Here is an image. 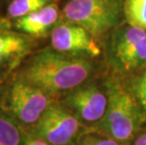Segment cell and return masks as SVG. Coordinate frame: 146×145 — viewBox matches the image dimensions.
Instances as JSON below:
<instances>
[{
  "label": "cell",
  "instance_id": "12",
  "mask_svg": "<svg viewBox=\"0 0 146 145\" xmlns=\"http://www.w3.org/2000/svg\"><path fill=\"white\" fill-rule=\"evenodd\" d=\"M123 13L130 26L146 30V0H125Z\"/></svg>",
  "mask_w": 146,
  "mask_h": 145
},
{
  "label": "cell",
  "instance_id": "9",
  "mask_svg": "<svg viewBox=\"0 0 146 145\" xmlns=\"http://www.w3.org/2000/svg\"><path fill=\"white\" fill-rule=\"evenodd\" d=\"M58 16L60 11L57 5L50 3L41 10L16 19L15 26L27 35L42 37L57 23Z\"/></svg>",
  "mask_w": 146,
  "mask_h": 145
},
{
  "label": "cell",
  "instance_id": "10",
  "mask_svg": "<svg viewBox=\"0 0 146 145\" xmlns=\"http://www.w3.org/2000/svg\"><path fill=\"white\" fill-rule=\"evenodd\" d=\"M31 42L24 34L0 31V66L13 64L29 53Z\"/></svg>",
  "mask_w": 146,
  "mask_h": 145
},
{
  "label": "cell",
  "instance_id": "6",
  "mask_svg": "<svg viewBox=\"0 0 146 145\" xmlns=\"http://www.w3.org/2000/svg\"><path fill=\"white\" fill-rule=\"evenodd\" d=\"M80 123L66 107L51 104L36 122L37 138L52 145H68L79 131Z\"/></svg>",
  "mask_w": 146,
  "mask_h": 145
},
{
  "label": "cell",
  "instance_id": "13",
  "mask_svg": "<svg viewBox=\"0 0 146 145\" xmlns=\"http://www.w3.org/2000/svg\"><path fill=\"white\" fill-rule=\"evenodd\" d=\"M51 3V0H12L8 7V15L18 19L41 10Z\"/></svg>",
  "mask_w": 146,
  "mask_h": 145
},
{
  "label": "cell",
  "instance_id": "5",
  "mask_svg": "<svg viewBox=\"0 0 146 145\" xmlns=\"http://www.w3.org/2000/svg\"><path fill=\"white\" fill-rule=\"evenodd\" d=\"M51 104L48 93L22 78L9 91V111L15 120L26 124L36 123Z\"/></svg>",
  "mask_w": 146,
  "mask_h": 145
},
{
  "label": "cell",
  "instance_id": "11",
  "mask_svg": "<svg viewBox=\"0 0 146 145\" xmlns=\"http://www.w3.org/2000/svg\"><path fill=\"white\" fill-rule=\"evenodd\" d=\"M22 144V134L15 119L0 109V145Z\"/></svg>",
  "mask_w": 146,
  "mask_h": 145
},
{
  "label": "cell",
  "instance_id": "16",
  "mask_svg": "<svg viewBox=\"0 0 146 145\" xmlns=\"http://www.w3.org/2000/svg\"><path fill=\"white\" fill-rule=\"evenodd\" d=\"M22 145H52L50 143H48L47 141L42 140L39 138H27L23 142Z\"/></svg>",
  "mask_w": 146,
  "mask_h": 145
},
{
  "label": "cell",
  "instance_id": "1",
  "mask_svg": "<svg viewBox=\"0 0 146 145\" xmlns=\"http://www.w3.org/2000/svg\"><path fill=\"white\" fill-rule=\"evenodd\" d=\"M91 71L92 64L83 58L44 49L29 61L21 78L54 95L79 87Z\"/></svg>",
  "mask_w": 146,
  "mask_h": 145
},
{
  "label": "cell",
  "instance_id": "15",
  "mask_svg": "<svg viewBox=\"0 0 146 145\" xmlns=\"http://www.w3.org/2000/svg\"><path fill=\"white\" fill-rule=\"evenodd\" d=\"M80 145H119V144L114 140H110V138H89L84 140Z\"/></svg>",
  "mask_w": 146,
  "mask_h": 145
},
{
  "label": "cell",
  "instance_id": "3",
  "mask_svg": "<svg viewBox=\"0 0 146 145\" xmlns=\"http://www.w3.org/2000/svg\"><path fill=\"white\" fill-rule=\"evenodd\" d=\"M108 107L105 128L115 140L126 141L138 127L139 111L134 99L118 81L108 84Z\"/></svg>",
  "mask_w": 146,
  "mask_h": 145
},
{
  "label": "cell",
  "instance_id": "8",
  "mask_svg": "<svg viewBox=\"0 0 146 145\" xmlns=\"http://www.w3.org/2000/svg\"><path fill=\"white\" fill-rule=\"evenodd\" d=\"M66 103L86 122H96L105 117L108 95L94 85L76 89L68 95Z\"/></svg>",
  "mask_w": 146,
  "mask_h": 145
},
{
  "label": "cell",
  "instance_id": "2",
  "mask_svg": "<svg viewBox=\"0 0 146 145\" xmlns=\"http://www.w3.org/2000/svg\"><path fill=\"white\" fill-rule=\"evenodd\" d=\"M122 11V0H70L63 13L68 22L78 24L99 38L116 26Z\"/></svg>",
  "mask_w": 146,
  "mask_h": 145
},
{
  "label": "cell",
  "instance_id": "17",
  "mask_svg": "<svg viewBox=\"0 0 146 145\" xmlns=\"http://www.w3.org/2000/svg\"><path fill=\"white\" fill-rule=\"evenodd\" d=\"M134 145H146V134L141 136V137L135 141Z\"/></svg>",
  "mask_w": 146,
  "mask_h": 145
},
{
  "label": "cell",
  "instance_id": "4",
  "mask_svg": "<svg viewBox=\"0 0 146 145\" xmlns=\"http://www.w3.org/2000/svg\"><path fill=\"white\" fill-rule=\"evenodd\" d=\"M110 56L122 71H133L146 65V30L139 27H122L113 33Z\"/></svg>",
  "mask_w": 146,
  "mask_h": 145
},
{
  "label": "cell",
  "instance_id": "14",
  "mask_svg": "<svg viewBox=\"0 0 146 145\" xmlns=\"http://www.w3.org/2000/svg\"><path fill=\"white\" fill-rule=\"evenodd\" d=\"M135 92L139 104L146 110V72L142 73V75L136 82Z\"/></svg>",
  "mask_w": 146,
  "mask_h": 145
},
{
  "label": "cell",
  "instance_id": "7",
  "mask_svg": "<svg viewBox=\"0 0 146 145\" xmlns=\"http://www.w3.org/2000/svg\"><path fill=\"white\" fill-rule=\"evenodd\" d=\"M94 39L84 27L70 22L58 24L51 33L53 49L68 55L97 57L101 51Z\"/></svg>",
  "mask_w": 146,
  "mask_h": 145
}]
</instances>
